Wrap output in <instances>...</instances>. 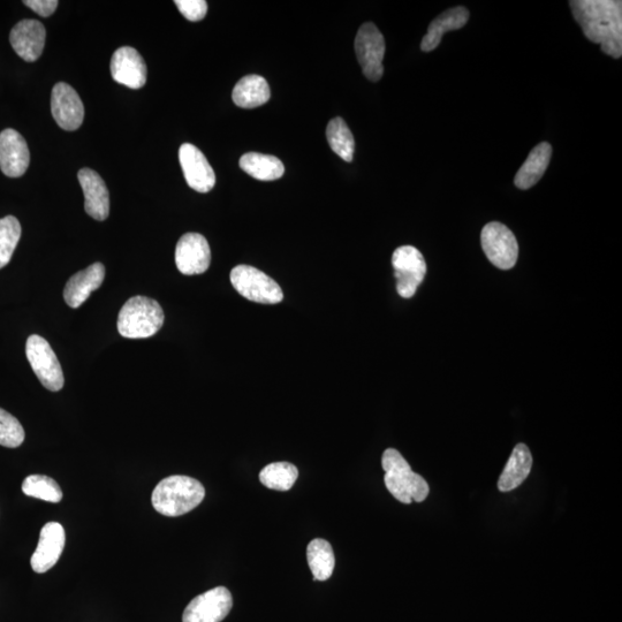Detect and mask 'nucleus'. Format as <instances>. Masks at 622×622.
<instances>
[{
	"mask_svg": "<svg viewBox=\"0 0 622 622\" xmlns=\"http://www.w3.org/2000/svg\"><path fill=\"white\" fill-rule=\"evenodd\" d=\"M206 489L193 477L174 475L157 484L151 496L155 510L165 517H180L199 506Z\"/></svg>",
	"mask_w": 622,
	"mask_h": 622,
	"instance_id": "2",
	"label": "nucleus"
},
{
	"mask_svg": "<svg viewBox=\"0 0 622 622\" xmlns=\"http://www.w3.org/2000/svg\"><path fill=\"white\" fill-rule=\"evenodd\" d=\"M211 263L208 240L199 233L182 235L176 248V264L185 276L202 275Z\"/></svg>",
	"mask_w": 622,
	"mask_h": 622,
	"instance_id": "12",
	"label": "nucleus"
},
{
	"mask_svg": "<svg viewBox=\"0 0 622 622\" xmlns=\"http://www.w3.org/2000/svg\"><path fill=\"white\" fill-rule=\"evenodd\" d=\"M240 168L260 181L278 180L284 176L285 166L279 158L259 153H248L240 158Z\"/></svg>",
	"mask_w": 622,
	"mask_h": 622,
	"instance_id": "24",
	"label": "nucleus"
},
{
	"mask_svg": "<svg viewBox=\"0 0 622 622\" xmlns=\"http://www.w3.org/2000/svg\"><path fill=\"white\" fill-rule=\"evenodd\" d=\"M174 4L187 20L193 22L201 21L208 12V3L204 0H176Z\"/></svg>",
	"mask_w": 622,
	"mask_h": 622,
	"instance_id": "31",
	"label": "nucleus"
},
{
	"mask_svg": "<svg viewBox=\"0 0 622 622\" xmlns=\"http://www.w3.org/2000/svg\"><path fill=\"white\" fill-rule=\"evenodd\" d=\"M21 238V225L17 218L0 219V269L10 263Z\"/></svg>",
	"mask_w": 622,
	"mask_h": 622,
	"instance_id": "29",
	"label": "nucleus"
},
{
	"mask_svg": "<svg viewBox=\"0 0 622 622\" xmlns=\"http://www.w3.org/2000/svg\"><path fill=\"white\" fill-rule=\"evenodd\" d=\"M45 37L47 32L40 21L22 20L12 29L10 42L19 57L34 63L42 56Z\"/></svg>",
	"mask_w": 622,
	"mask_h": 622,
	"instance_id": "17",
	"label": "nucleus"
},
{
	"mask_svg": "<svg viewBox=\"0 0 622 622\" xmlns=\"http://www.w3.org/2000/svg\"><path fill=\"white\" fill-rule=\"evenodd\" d=\"M25 441V430L17 417L0 408V445L17 449Z\"/></svg>",
	"mask_w": 622,
	"mask_h": 622,
	"instance_id": "30",
	"label": "nucleus"
},
{
	"mask_svg": "<svg viewBox=\"0 0 622 622\" xmlns=\"http://www.w3.org/2000/svg\"><path fill=\"white\" fill-rule=\"evenodd\" d=\"M231 283L242 297L262 305H277L284 299L282 287L268 275L250 265H238L231 271Z\"/></svg>",
	"mask_w": 622,
	"mask_h": 622,
	"instance_id": "5",
	"label": "nucleus"
},
{
	"mask_svg": "<svg viewBox=\"0 0 622 622\" xmlns=\"http://www.w3.org/2000/svg\"><path fill=\"white\" fill-rule=\"evenodd\" d=\"M110 70L113 80L131 89H140L147 82V65L140 53L123 47L113 53Z\"/></svg>",
	"mask_w": 622,
	"mask_h": 622,
	"instance_id": "16",
	"label": "nucleus"
},
{
	"mask_svg": "<svg viewBox=\"0 0 622 622\" xmlns=\"http://www.w3.org/2000/svg\"><path fill=\"white\" fill-rule=\"evenodd\" d=\"M105 267L102 263H94L68 280L64 299L68 306L77 309L85 303L90 294L98 290L104 282Z\"/></svg>",
	"mask_w": 622,
	"mask_h": 622,
	"instance_id": "19",
	"label": "nucleus"
},
{
	"mask_svg": "<svg viewBox=\"0 0 622 622\" xmlns=\"http://www.w3.org/2000/svg\"><path fill=\"white\" fill-rule=\"evenodd\" d=\"M65 529L58 522H49L40 534V541L34 552L30 565L39 574L48 572L57 564L65 548Z\"/></svg>",
	"mask_w": 622,
	"mask_h": 622,
	"instance_id": "15",
	"label": "nucleus"
},
{
	"mask_svg": "<svg viewBox=\"0 0 622 622\" xmlns=\"http://www.w3.org/2000/svg\"><path fill=\"white\" fill-rule=\"evenodd\" d=\"M164 318V311L157 301L138 295L121 308L118 331L127 339L150 338L162 329Z\"/></svg>",
	"mask_w": 622,
	"mask_h": 622,
	"instance_id": "4",
	"label": "nucleus"
},
{
	"mask_svg": "<svg viewBox=\"0 0 622 622\" xmlns=\"http://www.w3.org/2000/svg\"><path fill=\"white\" fill-rule=\"evenodd\" d=\"M298 477V468L290 462H273L265 466L260 473V481L264 487L276 491L291 490Z\"/></svg>",
	"mask_w": 622,
	"mask_h": 622,
	"instance_id": "26",
	"label": "nucleus"
},
{
	"mask_svg": "<svg viewBox=\"0 0 622 622\" xmlns=\"http://www.w3.org/2000/svg\"><path fill=\"white\" fill-rule=\"evenodd\" d=\"M552 147L548 142L538 144L529 154L526 162L514 178V185L519 189L532 188L542 179L551 161Z\"/></svg>",
	"mask_w": 622,
	"mask_h": 622,
	"instance_id": "22",
	"label": "nucleus"
},
{
	"mask_svg": "<svg viewBox=\"0 0 622 622\" xmlns=\"http://www.w3.org/2000/svg\"><path fill=\"white\" fill-rule=\"evenodd\" d=\"M26 355L45 389L58 392L64 388L62 366L47 340L37 335L30 336L26 344Z\"/></svg>",
	"mask_w": 622,
	"mask_h": 622,
	"instance_id": "6",
	"label": "nucleus"
},
{
	"mask_svg": "<svg viewBox=\"0 0 622 622\" xmlns=\"http://www.w3.org/2000/svg\"><path fill=\"white\" fill-rule=\"evenodd\" d=\"M469 20V12L464 6L454 7L439 15L431 22L428 33L423 37L421 49L424 52L434 51L441 44L443 36L451 30L465 27Z\"/></svg>",
	"mask_w": 622,
	"mask_h": 622,
	"instance_id": "21",
	"label": "nucleus"
},
{
	"mask_svg": "<svg viewBox=\"0 0 622 622\" xmlns=\"http://www.w3.org/2000/svg\"><path fill=\"white\" fill-rule=\"evenodd\" d=\"M30 163L27 142L19 132L7 128L0 133V170L6 177L24 176Z\"/></svg>",
	"mask_w": 622,
	"mask_h": 622,
	"instance_id": "14",
	"label": "nucleus"
},
{
	"mask_svg": "<svg viewBox=\"0 0 622 622\" xmlns=\"http://www.w3.org/2000/svg\"><path fill=\"white\" fill-rule=\"evenodd\" d=\"M573 17L590 42L601 44L613 58L622 56V3L617 0H573Z\"/></svg>",
	"mask_w": 622,
	"mask_h": 622,
	"instance_id": "1",
	"label": "nucleus"
},
{
	"mask_svg": "<svg viewBox=\"0 0 622 622\" xmlns=\"http://www.w3.org/2000/svg\"><path fill=\"white\" fill-rule=\"evenodd\" d=\"M22 492L28 497L44 500L53 504L62 502L63 491L58 483L45 475H30L22 483Z\"/></svg>",
	"mask_w": 622,
	"mask_h": 622,
	"instance_id": "28",
	"label": "nucleus"
},
{
	"mask_svg": "<svg viewBox=\"0 0 622 622\" xmlns=\"http://www.w3.org/2000/svg\"><path fill=\"white\" fill-rule=\"evenodd\" d=\"M326 138L330 147L345 162H352L355 151L353 134L344 119H332L326 128Z\"/></svg>",
	"mask_w": 622,
	"mask_h": 622,
	"instance_id": "27",
	"label": "nucleus"
},
{
	"mask_svg": "<svg viewBox=\"0 0 622 622\" xmlns=\"http://www.w3.org/2000/svg\"><path fill=\"white\" fill-rule=\"evenodd\" d=\"M308 564L315 581L329 580L335 570L336 558L331 544L322 538L311 541L307 549Z\"/></svg>",
	"mask_w": 622,
	"mask_h": 622,
	"instance_id": "25",
	"label": "nucleus"
},
{
	"mask_svg": "<svg viewBox=\"0 0 622 622\" xmlns=\"http://www.w3.org/2000/svg\"><path fill=\"white\" fill-rule=\"evenodd\" d=\"M51 112L60 128L75 131L85 119V106L77 91L65 82H59L52 89Z\"/></svg>",
	"mask_w": 622,
	"mask_h": 622,
	"instance_id": "11",
	"label": "nucleus"
},
{
	"mask_svg": "<svg viewBox=\"0 0 622 622\" xmlns=\"http://www.w3.org/2000/svg\"><path fill=\"white\" fill-rule=\"evenodd\" d=\"M270 87L260 75L242 78L233 89V102L242 109H255L270 100Z\"/></svg>",
	"mask_w": 622,
	"mask_h": 622,
	"instance_id": "23",
	"label": "nucleus"
},
{
	"mask_svg": "<svg viewBox=\"0 0 622 622\" xmlns=\"http://www.w3.org/2000/svg\"><path fill=\"white\" fill-rule=\"evenodd\" d=\"M179 161L189 187L199 193H208L216 185L214 169L199 148L191 143L182 144Z\"/></svg>",
	"mask_w": 622,
	"mask_h": 622,
	"instance_id": "13",
	"label": "nucleus"
},
{
	"mask_svg": "<svg viewBox=\"0 0 622 622\" xmlns=\"http://www.w3.org/2000/svg\"><path fill=\"white\" fill-rule=\"evenodd\" d=\"M229 589L217 587L199 595L188 604L182 622H222L232 610Z\"/></svg>",
	"mask_w": 622,
	"mask_h": 622,
	"instance_id": "10",
	"label": "nucleus"
},
{
	"mask_svg": "<svg viewBox=\"0 0 622 622\" xmlns=\"http://www.w3.org/2000/svg\"><path fill=\"white\" fill-rule=\"evenodd\" d=\"M533 468V455L528 446L518 444L514 447L510 460L499 477L498 489L502 492L512 491L526 481Z\"/></svg>",
	"mask_w": 622,
	"mask_h": 622,
	"instance_id": "20",
	"label": "nucleus"
},
{
	"mask_svg": "<svg viewBox=\"0 0 622 622\" xmlns=\"http://www.w3.org/2000/svg\"><path fill=\"white\" fill-rule=\"evenodd\" d=\"M78 178L85 194L87 214L96 221H105L110 214V196L104 180L100 174L91 169L80 170Z\"/></svg>",
	"mask_w": 622,
	"mask_h": 622,
	"instance_id": "18",
	"label": "nucleus"
},
{
	"mask_svg": "<svg viewBox=\"0 0 622 622\" xmlns=\"http://www.w3.org/2000/svg\"><path fill=\"white\" fill-rule=\"evenodd\" d=\"M482 248L488 260L500 270H510L517 264L519 245L514 233L502 223L492 222L483 227Z\"/></svg>",
	"mask_w": 622,
	"mask_h": 622,
	"instance_id": "8",
	"label": "nucleus"
},
{
	"mask_svg": "<svg viewBox=\"0 0 622 622\" xmlns=\"http://www.w3.org/2000/svg\"><path fill=\"white\" fill-rule=\"evenodd\" d=\"M24 4L43 18L55 13L58 7L57 0H25Z\"/></svg>",
	"mask_w": 622,
	"mask_h": 622,
	"instance_id": "32",
	"label": "nucleus"
},
{
	"mask_svg": "<svg viewBox=\"0 0 622 622\" xmlns=\"http://www.w3.org/2000/svg\"><path fill=\"white\" fill-rule=\"evenodd\" d=\"M382 466L385 470L384 482L391 495L400 503H422L429 496V485L411 466L401 453L394 449L384 452Z\"/></svg>",
	"mask_w": 622,
	"mask_h": 622,
	"instance_id": "3",
	"label": "nucleus"
},
{
	"mask_svg": "<svg viewBox=\"0 0 622 622\" xmlns=\"http://www.w3.org/2000/svg\"><path fill=\"white\" fill-rule=\"evenodd\" d=\"M355 53L364 77L377 82L384 74L385 40L379 29L367 22L359 29L355 39Z\"/></svg>",
	"mask_w": 622,
	"mask_h": 622,
	"instance_id": "9",
	"label": "nucleus"
},
{
	"mask_svg": "<svg viewBox=\"0 0 622 622\" xmlns=\"http://www.w3.org/2000/svg\"><path fill=\"white\" fill-rule=\"evenodd\" d=\"M397 292L401 298L411 299L427 275V263L420 250L413 246H402L392 256Z\"/></svg>",
	"mask_w": 622,
	"mask_h": 622,
	"instance_id": "7",
	"label": "nucleus"
}]
</instances>
